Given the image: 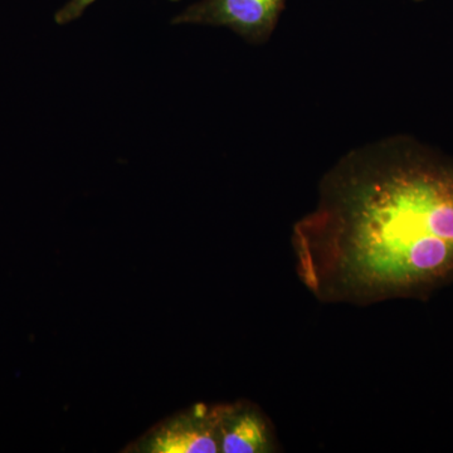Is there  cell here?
<instances>
[{
	"label": "cell",
	"mask_w": 453,
	"mask_h": 453,
	"mask_svg": "<svg viewBox=\"0 0 453 453\" xmlns=\"http://www.w3.org/2000/svg\"><path fill=\"white\" fill-rule=\"evenodd\" d=\"M292 247L324 303L427 296L453 281V160L403 136L356 149L321 180Z\"/></svg>",
	"instance_id": "obj_1"
},
{
	"label": "cell",
	"mask_w": 453,
	"mask_h": 453,
	"mask_svg": "<svg viewBox=\"0 0 453 453\" xmlns=\"http://www.w3.org/2000/svg\"><path fill=\"white\" fill-rule=\"evenodd\" d=\"M286 0H201L172 25L226 27L253 44L265 43L275 31Z\"/></svg>",
	"instance_id": "obj_2"
},
{
	"label": "cell",
	"mask_w": 453,
	"mask_h": 453,
	"mask_svg": "<svg viewBox=\"0 0 453 453\" xmlns=\"http://www.w3.org/2000/svg\"><path fill=\"white\" fill-rule=\"evenodd\" d=\"M275 438L261 414L252 410L223 417L220 451L225 453L270 452Z\"/></svg>",
	"instance_id": "obj_3"
},
{
	"label": "cell",
	"mask_w": 453,
	"mask_h": 453,
	"mask_svg": "<svg viewBox=\"0 0 453 453\" xmlns=\"http://www.w3.org/2000/svg\"><path fill=\"white\" fill-rule=\"evenodd\" d=\"M219 449V438L207 426L168 429L151 443L154 453H214Z\"/></svg>",
	"instance_id": "obj_4"
},
{
	"label": "cell",
	"mask_w": 453,
	"mask_h": 453,
	"mask_svg": "<svg viewBox=\"0 0 453 453\" xmlns=\"http://www.w3.org/2000/svg\"><path fill=\"white\" fill-rule=\"evenodd\" d=\"M96 0H70L55 16L57 25L65 26L82 16L83 12L94 4Z\"/></svg>",
	"instance_id": "obj_5"
},
{
	"label": "cell",
	"mask_w": 453,
	"mask_h": 453,
	"mask_svg": "<svg viewBox=\"0 0 453 453\" xmlns=\"http://www.w3.org/2000/svg\"><path fill=\"white\" fill-rule=\"evenodd\" d=\"M416 2H422V0H416Z\"/></svg>",
	"instance_id": "obj_6"
},
{
	"label": "cell",
	"mask_w": 453,
	"mask_h": 453,
	"mask_svg": "<svg viewBox=\"0 0 453 453\" xmlns=\"http://www.w3.org/2000/svg\"><path fill=\"white\" fill-rule=\"evenodd\" d=\"M172 2H178V0H172Z\"/></svg>",
	"instance_id": "obj_7"
}]
</instances>
